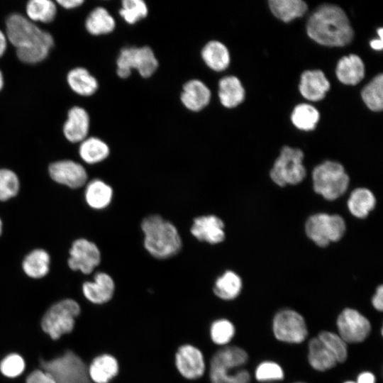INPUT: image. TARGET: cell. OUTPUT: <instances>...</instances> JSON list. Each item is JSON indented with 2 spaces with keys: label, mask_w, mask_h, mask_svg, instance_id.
Masks as SVG:
<instances>
[{
  "label": "cell",
  "mask_w": 383,
  "mask_h": 383,
  "mask_svg": "<svg viewBox=\"0 0 383 383\" xmlns=\"http://www.w3.org/2000/svg\"><path fill=\"white\" fill-rule=\"evenodd\" d=\"M56 5L50 0H31L27 3L26 13L33 21L50 23L55 17Z\"/></svg>",
  "instance_id": "d590c367"
},
{
  "label": "cell",
  "mask_w": 383,
  "mask_h": 383,
  "mask_svg": "<svg viewBox=\"0 0 383 383\" xmlns=\"http://www.w3.org/2000/svg\"><path fill=\"white\" fill-rule=\"evenodd\" d=\"M67 80L70 88L81 96H91L98 89L95 77L83 67H77L70 71Z\"/></svg>",
  "instance_id": "83f0119b"
},
{
  "label": "cell",
  "mask_w": 383,
  "mask_h": 383,
  "mask_svg": "<svg viewBox=\"0 0 383 383\" xmlns=\"http://www.w3.org/2000/svg\"><path fill=\"white\" fill-rule=\"evenodd\" d=\"M7 38L16 48L20 60L35 64L43 60L54 45L52 36L19 13L10 15L6 21Z\"/></svg>",
  "instance_id": "6da1fadb"
},
{
  "label": "cell",
  "mask_w": 383,
  "mask_h": 383,
  "mask_svg": "<svg viewBox=\"0 0 383 383\" xmlns=\"http://www.w3.org/2000/svg\"><path fill=\"white\" fill-rule=\"evenodd\" d=\"M272 331L278 340L288 343H301L308 335L304 317L292 309H284L275 314Z\"/></svg>",
  "instance_id": "8fae6325"
},
{
  "label": "cell",
  "mask_w": 383,
  "mask_h": 383,
  "mask_svg": "<svg viewBox=\"0 0 383 383\" xmlns=\"http://www.w3.org/2000/svg\"><path fill=\"white\" fill-rule=\"evenodd\" d=\"M3 86H4V78H3V74L0 71V90L2 89Z\"/></svg>",
  "instance_id": "681fc988"
},
{
  "label": "cell",
  "mask_w": 383,
  "mask_h": 383,
  "mask_svg": "<svg viewBox=\"0 0 383 383\" xmlns=\"http://www.w3.org/2000/svg\"><path fill=\"white\" fill-rule=\"evenodd\" d=\"M345 229L344 219L337 214L316 213L310 216L305 224L307 236L319 247L340 240Z\"/></svg>",
  "instance_id": "9c48e42d"
},
{
  "label": "cell",
  "mask_w": 383,
  "mask_h": 383,
  "mask_svg": "<svg viewBox=\"0 0 383 383\" xmlns=\"http://www.w3.org/2000/svg\"><path fill=\"white\" fill-rule=\"evenodd\" d=\"M115 285L113 279L105 272H98L93 282L83 284L82 292L91 302L101 304L109 301L113 296Z\"/></svg>",
  "instance_id": "ac0fdd59"
},
{
  "label": "cell",
  "mask_w": 383,
  "mask_h": 383,
  "mask_svg": "<svg viewBox=\"0 0 383 383\" xmlns=\"http://www.w3.org/2000/svg\"><path fill=\"white\" fill-rule=\"evenodd\" d=\"M299 88L305 99L316 101L324 98L330 83L321 70H306L301 76Z\"/></svg>",
  "instance_id": "e0dca14e"
},
{
  "label": "cell",
  "mask_w": 383,
  "mask_h": 383,
  "mask_svg": "<svg viewBox=\"0 0 383 383\" xmlns=\"http://www.w3.org/2000/svg\"><path fill=\"white\" fill-rule=\"evenodd\" d=\"M118 371L117 360L107 354L95 357L88 368L89 377L95 383H109Z\"/></svg>",
  "instance_id": "7402d4cb"
},
{
  "label": "cell",
  "mask_w": 383,
  "mask_h": 383,
  "mask_svg": "<svg viewBox=\"0 0 383 383\" xmlns=\"http://www.w3.org/2000/svg\"><path fill=\"white\" fill-rule=\"evenodd\" d=\"M337 327L340 338L346 343H360L371 332L370 321L354 309L346 308L337 318Z\"/></svg>",
  "instance_id": "7c38bea8"
},
{
  "label": "cell",
  "mask_w": 383,
  "mask_h": 383,
  "mask_svg": "<svg viewBox=\"0 0 383 383\" xmlns=\"http://www.w3.org/2000/svg\"><path fill=\"white\" fill-rule=\"evenodd\" d=\"M318 339L334 355L337 362H344L348 357L347 343L340 336L333 332L323 331L318 335Z\"/></svg>",
  "instance_id": "8d00e7d4"
},
{
  "label": "cell",
  "mask_w": 383,
  "mask_h": 383,
  "mask_svg": "<svg viewBox=\"0 0 383 383\" xmlns=\"http://www.w3.org/2000/svg\"><path fill=\"white\" fill-rule=\"evenodd\" d=\"M308 360L311 367L319 372L332 369L338 363L334 355L318 337L309 342Z\"/></svg>",
  "instance_id": "cb8c5ba5"
},
{
  "label": "cell",
  "mask_w": 383,
  "mask_h": 383,
  "mask_svg": "<svg viewBox=\"0 0 383 383\" xmlns=\"http://www.w3.org/2000/svg\"><path fill=\"white\" fill-rule=\"evenodd\" d=\"M6 37L4 33L0 30V57H1L6 48Z\"/></svg>",
  "instance_id": "c3c4849f"
},
{
  "label": "cell",
  "mask_w": 383,
  "mask_h": 383,
  "mask_svg": "<svg viewBox=\"0 0 383 383\" xmlns=\"http://www.w3.org/2000/svg\"><path fill=\"white\" fill-rule=\"evenodd\" d=\"M113 196L112 188L100 179H94L87 186L85 200L94 209H103L108 206Z\"/></svg>",
  "instance_id": "4316f807"
},
{
  "label": "cell",
  "mask_w": 383,
  "mask_h": 383,
  "mask_svg": "<svg viewBox=\"0 0 383 383\" xmlns=\"http://www.w3.org/2000/svg\"><path fill=\"white\" fill-rule=\"evenodd\" d=\"M312 180L315 192L330 201L341 196L349 184V177L343 165L330 160L313 169Z\"/></svg>",
  "instance_id": "8992f818"
},
{
  "label": "cell",
  "mask_w": 383,
  "mask_h": 383,
  "mask_svg": "<svg viewBox=\"0 0 383 383\" xmlns=\"http://www.w3.org/2000/svg\"><path fill=\"white\" fill-rule=\"evenodd\" d=\"M175 360L178 371L187 379H197L204 372L203 355L199 349L192 345L181 346L176 354Z\"/></svg>",
  "instance_id": "9a60e30c"
},
{
  "label": "cell",
  "mask_w": 383,
  "mask_h": 383,
  "mask_svg": "<svg viewBox=\"0 0 383 383\" xmlns=\"http://www.w3.org/2000/svg\"><path fill=\"white\" fill-rule=\"evenodd\" d=\"M85 26L91 35L107 34L113 30L116 22L112 16L103 7H97L87 16Z\"/></svg>",
  "instance_id": "1f68e13d"
},
{
  "label": "cell",
  "mask_w": 383,
  "mask_h": 383,
  "mask_svg": "<svg viewBox=\"0 0 383 383\" xmlns=\"http://www.w3.org/2000/svg\"><path fill=\"white\" fill-rule=\"evenodd\" d=\"M144 247L154 257L167 259L177 255L182 240L176 227L159 215H150L141 223Z\"/></svg>",
  "instance_id": "3957f363"
},
{
  "label": "cell",
  "mask_w": 383,
  "mask_h": 383,
  "mask_svg": "<svg viewBox=\"0 0 383 383\" xmlns=\"http://www.w3.org/2000/svg\"><path fill=\"white\" fill-rule=\"evenodd\" d=\"M308 35L318 44L343 47L353 38V30L345 11L338 6L323 4L310 16L307 24Z\"/></svg>",
  "instance_id": "7a4b0ae2"
},
{
  "label": "cell",
  "mask_w": 383,
  "mask_h": 383,
  "mask_svg": "<svg viewBox=\"0 0 383 383\" xmlns=\"http://www.w3.org/2000/svg\"><path fill=\"white\" fill-rule=\"evenodd\" d=\"M89 128V117L87 112L79 106L70 109L63 126L65 138L72 143L82 142L87 138Z\"/></svg>",
  "instance_id": "d6986e66"
},
{
  "label": "cell",
  "mask_w": 383,
  "mask_h": 383,
  "mask_svg": "<svg viewBox=\"0 0 383 383\" xmlns=\"http://www.w3.org/2000/svg\"><path fill=\"white\" fill-rule=\"evenodd\" d=\"M335 74L343 84L355 85L365 76V65L357 55L351 54L343 57L338 62Z\"/></svg>",
  "instance_id": "44dd1931"
},
{
  "label": "cell",
  "mask_w": 383,
  "mask_h": 383,
  "mask_svg": "<svg viewBox=\"0 0 383 383\" xmlns=\"http://www.w3.org/2000/svg\"><path fill=\"white\" fill-rule=\"evenodd\" d=\"M382 28H379L377 30L378 35L379 36V38L374 39L370 41V46L372 49L375 50H381L383 47V43H382Z\"/></svg>",
  "instance_id": "7dc6e473"
},
{
  "label": "cell",
  "mask_w": 383,
  "mask_h": 383,
  "mask_svg": "<svg viewBox=\"0 0 383 383\" xmlns=\"http://www.w3.org/2000/svg\"><path fill=\"white\" fill-rule=\"evenodd\" d=\"M255 376L259 382L277 381L284 378V372L281 366L277 363L272 361H265L257 367Z\"/></svg>",
  "instance_id": "b9f144b4"
},
{
  "label": "cell",
  "mask_w": 383,
  "mask_h": 383,
  "mask_svg": "<svg viewBox=\"0 0 383 383\" xmlns=\"http://www.w3.org/2000/svg\"><path fill=\"white\" fill-rule=\"evenodd\" d=\"M303 159L304 152L300 149L283 147L270 170L272 180L280 187L301 182L306 174Z\"/></svg>",
  "instance_id": "ba28073f"
},
{
  "label": "cell",
  "mask_w": 383,
  "mask_h": 383,
  "mask_svg": "<svg viewBox=\"0 0 383 383\" xmlns=\"http://www.w3.org/2000/svg\"><path fill=\"white\" fill-rule=\"evenodd\" d=\"M116 62L117 74L121 78L129 77L132 69H135L143 77H149L158 67L153 51L148 46L122 49Z\"/></svg>",
  "instance_id": "30bf717a"
},
{
  "label": "cell",
  "mask_w": 383,
  "mask_h": 383,
  "mask_svg": "<svg viewBox=\"0 0 383 383\" xmlns=\"http://www.w3.org/2000/svg\"><path fill=\"white\" fill-rule=\"evenodd\" d=\"M295 383H304V382H295Z\"/></svg>",
  "instance_id": "f5cc1de1"
},
{
  "label": "cell",
  "mask_w": 383,
  "mask_h": 383,
  "mask_svg": "<svg viewBox=\"0 0 383 383\" xmlns=\"http://www.w3.org/2000/svg\"><path fill=\"white\" fill-rule=\"evenodd\" d=\"M248 355L238 346H226L218 350L210 363L211 383H250V375L245 370H235L243 366Z\"/></svg>",
  "instance_id": "277c9868"
},
{
  "label": "cell",
  "mask_w": 383,
  "mask_h": 383,
  "mask_svg": "<svg viewBox=\"0 0 383 383\" xmlns=\"http://www.w3.org/2000/svg\"><path fill=\"white\" fill-rule=\"evenodd\" d=\"M101 261V253L95 243L84 239L76 240L70 250L68 265L72 270H80L88 274Z\"/></svg>",
  "instance_id": "4fadbf2b"
},
{
  "label": "cell",
  "mask_w": 383,
  "mask_h": 383,
  "mask_svg": "<svg viewBox=\"0 0 383 383\" xmlns=\"http://www.w3.org/2000/svg\"><path fill=\"white\" fill-rule=\"evenodd\" d=\"M344 383H356V382H353V381H347V382H344Z\"/></svg>",
  "instance_id": "816d5d0a"
},
{
  "label": "cell",
  "mask_w": 383,
  "mask_h": 383,
  "mask_svg": "<svg viewBox=\"0 0 383 383\" xmlns=\"http://www.w3.org/2000/svg\"><path fill=\"white\" fill-rule=\"evenodd\" d=\"M190 231L197 240L210 244L220 243L225 238L224 223L214 215L195 218Z\"/></svg>",
  "instance_id": "2e32d148"
},
{
  "label": "cell",
  "mask_w": 383,
  "mask_h": 383,
  "mask_svg": "<svg viewBox=\"0 0 383 383\" xmlns=\"http://www.w3.org/2000/svg\"><path fill=\"white\" fill-rule=\"evenodd\" d=\"M148 12L147 5L143 0H124L119 11L121 17L129 24L145 18Z\"/></svg>",
  "instance_id": "74e56055"
},
{
  "label": "cell",
  "mask_w": 383,
  "mask_h": 383,
  "mask_svg": "<svg viewBox=\"0 0 383 383\" xmlns=\"http://www.w3.org/2000/svg\"><path fill=\"white\" fill-rule=\"evenodd\" d=\"M20 188L16 174L9 169H0V201H6L15 196Z\"/></svg>",
  "instance_id": "f35d334b"
},
{
  "label": "cell",
  "mask_w": 383,
  "mask_h": 383,
  "mask_svg": "<svg viewBox=\"0 0 383 383\" xmlns=\"http://www.w3.org/2000/svg\"><path fill=\"white\" fill-rule=\"evenodd\" d=\"M39 365L56 383H91L85 362L71 350L48 360L40 358Z\"/></svg>",
  "instance_id": "5b68a950"
},
{
  "label": "cell",
  "mask_w": 383,
  "mask_h": 383,
  "mask_svg": "<svg viewBox=\"0 0 383 383\" xmlns=\"http://www.w3.org/2000/svg\"><path fill=\"white\" fill-rule=\"evenodd\" d=\"M356 383H375V377L372 372H364L358 375Z\"/></svg>",
  "instance_id": "bcb514c9"
},
{
  "label": "cell",
  "mask_w": 383,
  "mask_h": 383,
  "mask_svg": "<svg viewBox=\"0 0 383 383\" xmlns=\"http://www.w3.org/2000/svg\"><path fill=\"white\" fill-rule=\"evenodd\" d=\"M242 289V280L235 272L228 270L216 280L213 292L221 299L232 300L236 298Z\"/></svg>",
  "instance_id": "4dcf8cb0"
},
{
  "label": "cell",
  "mask_w": 383,
  "mask_h": 383,
  "mask_svg": "<svg viewBox=\"0 0 383 383\" xmlns=\"http://www.w3.org/2000/svg\"><path fill=\"white\" fill-rule=\"evenodd\" d=\"M362 98L367 106L373 111L383 108V75L375 76L362 90Z\"/></svg>",
  "instance_id": "836d02e7"
},
{
  "label": "cell",
  "mask_w": 383,
  "mask_h": 383,
  "mask_svg": "<svg viewBox=\"0 0 383 383\" xmlns=\"http://www.w3.org/2000/svg\"><path fill=\"white\" fill-rule=\"evenodd\" d=\"M107 144L96 137L87 138L81 142L79 153L88 164H95L104 160L109 155Z\"/></svg>",
  "instance_id": "d6a6232c"
},
{
  "label": "cell",
  "mask_w": 383,
  "mask_h": 383,
  "mask_svg": "<svg viewBox=\"0 0 383 383\" xmlns=\"http://www.w3.org/2000/svg\"><path fill=\"white\" fill-rule=\"evenodd\" d=\"M49 174L55 182L73 189L82 187L87 180V173L84 167L70 160L50 164Z\"/></svg>",
  "instance_id": "5bb4252c"
},
{
  "label": "cell",
  "mask_w": 383,
  "mask_h": 383,
  "mask_svg": "<svg viewBox=\"0 0 383 383\" xmlns=\"http://www.w3.org/2000/svg\"><path fill=\"white\" fill-rule=\"evenodd\" d=\"M2 226H3L2 221L0 218V235L1 234V232H2Z\"/></svg>",
  "instance_id": "f907efd6"
},
{
  "label": "cell",
  "mask_w": 383,
  "mask_h": 383,
  "mask_svg": "<svg viewBox=\"0 0 383 383\" xmlns=\"http://www.w3.org/2000/svg\"><path fill=\"white\" fill-rule=\"evenodd\" d=\"M292 122L299 129L312 131L319 120V113L316 108L307 104L297 105L291 116Z\"/></svg>",
  "instance_id": "e575fe53"
},
{
  "label": "cell",
  "mask_w": 383,
  "mask_h": 383,
  "mask_svg": "<svg viewBox=\"0 0 383 383\" xmlns=\"http://www.w3.org/2000/svg\"><path fill=\"white\" fill-rule=\"evenodd\" d=\"M218 96L221 104L226 108H233L244 99L245 90L240 81L234 76L222 78L218 84Z\"/></svg>",
  "instance_id": "603a6c76"
},
{
  "label": "cell",
  "mask_w": 383,
  "mask_h": 383,
  "mask_svg": "<svg viewBox=\"0 0 383 383\" xmlns=\"http://www.w3.org/2000/svg\"><path fill=\"white\" fill-rule=\"evenodd\" d=\"M26 383H56L53 377L43 370H35L28 374Z\"/></svg>",
  "instance_id": "7bdbcfd3"
},
{
  "label": "cell",
  "mask_w": 383,
  "mask_h": 383,
  "mask_svg": "<svg viewBox=\"0 0 383 383\" xmlns=\"http://www.w3.org/2000/svg\"><path fill=\"white\" fill-rule=\"evenodd\" d=\"M57 3L62 7L71 9L79 6L84 3L83 0H57Z\"/></svg>",
  "instance_id": "f6af8a7d"
},
{
  "label": "cell",
  "mask_w": 383,
  "mask_h": 383,
  "mask_svg": "<svg viewBox=\"0 0 383 383\" xmlns=\"http://www.w3.org/2000/svg\"><path fill=\"white\" fill-rule=\"evenodd\" d=\"M201 57L205 64L216 72L226 70L230 63L228 50L217 40H211L205 45L201 50Z\"/></svg>",
  "instance_id": "d4e9b609"
},
{
  "label": "cell",
  "mask_w": 383,
  "mask_h": 383,
  "mask_svg": "<svg viewBox=\"0 0 383 383\" xmlns=\"http://www.w3.org/2000/svg\"><path fill=\"white\" fill-rule=\"evenodd\" d=\"M26 367L23 358L17 353H11L0 362V372L4 376L14 378L21 375Z\"/></svg>",
  "instance_id": "60d3db41"
},
{
  "label": "cell",
  "mask_w": 383,
  "mask_h": 383,
  "mask_svg": "<svg viewBox=\"0 0 383 383\" xmlns=\"http://www.w3.org/2000/svg\"><path fill=\"white\" fill-rule=\"evenodd\" d=\"M383 287L379 285L376 290L375 294H374L372 299V304L374 308L379 311H382L383 309Z\"/></svg>",
  "instance_id": "ee69618b"
},
{
  "label": "cell",
  "mask_w": 383,
  "mask_h": 383,
  "mask_svg": "<svg viewBox=\"0 0 383 383\" xmlns=\"http://www.w3.org/2000/svg\"><path fill=\"white\" fill-rule=\"evenodd\" d=\"M347 204L353 216L364 218L374 208L376 199L370 190L357 188L351 192Z\"/></svg>",
  "instance_id": "484cf974"
},
{
  "label": "cell",
  "mask_w": 383,
  "mask_h": 383,
  "mask_svg": "<svg viewBox=\"0 0 383 383\" xmlns=\"http://www.w3.org/2000/svg\"><path fill=\"white\" fill-rule=\"evenodd\" d=\"M79 313L80 306L74 300L66 299L60 301L52 304L43 315L42 329L52 340H57L73 330L74 318Z\"/></svg>",
  "instance_id": "52a82bcc"
},
{
  "label": "cell",
  "mask_w": 383,
  "mask_h": 383,
  "mask_svg": "<svg viewBox=\"0 0 383 383\" xmlns=\"http://www.w3.org/2000/svg\"><path fill=\"white\" fill-rule=\"evenodd\" d=\"M268 3L274 16L284 22L301 17L308 8L301 0H270Z\"/></svg>",
  "instance_id": "f546056e"
},
{
  "label": "cell",
  "mask_w": 383,
  "mask_h": 383,
  "mask_svg": "<svg viewBox=\"0 0 383 383\" xmlns=\"http://www.w3.org/2000/svg\"><path fill=\"white\" fill-rule=\"evenodd\" d=\"M211 340L218 345H226L231 341L235 334V327L226 319L214 321L210 330Z\"/></svg>",
  "instance_id": "ab89813d"
},
{
  "label": "cell",
  "mask_w": 383,
  "mask_h": 383,
  "mask_svg": "<svg viewBox=\"0 0 383 383\" xmlns=\"http://www.w3.org/2000/svg\"><path fill=\"white\" fill-rule=\"evenodd\" d=\"M50 262V255L45 250L35 249L25 257L22 267L28 277L39 279L48 273Z\"/></svg>",
  "instance_id": "f1b7e54d"
},
{
  "label": "cell",
  "mask_w": 383,
  "mask_h": 383,
  "mask_svg": "<svg viewBox=\"0 0 383 383\" xmlns=\"http://www.w3.org/2000/svg\"><path fill=\"white\" fill-rule=\"evenodd\" d=\"M180 99L189 110L199 111L209 104L211 91L201 81L192 79L184 84Z\"/></svg>",
  "instance_id": "ffe728a7"
}]
</instances>
